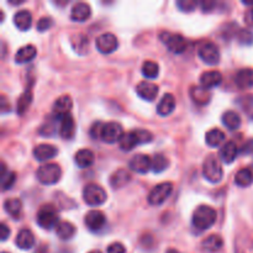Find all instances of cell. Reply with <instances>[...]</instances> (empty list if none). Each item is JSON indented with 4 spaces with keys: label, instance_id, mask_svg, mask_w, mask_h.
I'll use <instances>...</instances> for the list:
<instances>
[{
    "label": "cell",
    "instance_id": "681fc988",
    "mask_svg": "<svg viewBox=\"0 0 253 253\" xmlns=\"http://www.w3.org/2000/svg\"><path fill=\"white\" fill-rule=\"evenodd\" d=\"M199 6L202 7V10L204 12H210L211 10H214V7L216 6V2L211 1V0H205V1H200Z\"/></svg>",
    "mask_w": 253,
    "mask_h": 253
},
{
    "label": "cell",
    "instance_id": "ee69618b",
    "mask_svg": "<svg viewBox=\"0 0 253 253\" xmlns=\"http://www.w3.org/2000/svg\"><path fill=\"white\" fill-rule=\"evenodd\" d=\"M52 25H53V21H52L51 17H42V19H40L39 22H37V31H46V30H48Z\"/></svg>",
    "mask_w": 253,
    "mask_h": 253
},
{
    "label": "cell",
    "instance_id": "ffe728a7",
    "mask_svg": "<svg viewBox=\"0 0 253 253\" xmlns=\"http://www.w3.org/2000/svg\"><path fill=\"white\" fill-rule=\"evenodd\" d=\"M237 155H239V148H237L236 143L234 141H229L220 148V160L222 162L227 163V165L234 162L236 160Z\"/></svg>",
    "mask_w": 253,
    "mask_h": 253
},
{
    "label": "cell",
    "instance_id": "9f6ffc18",
    "mask_svg": "<svg viewBox=\"0 0 253 253\" xmlns=\"http://www.w3.org/2000/svg\"><path fill=\"white\" fill-rule=\"evenodd\" d=\"M2 253H7V252H2Z\"/></svg>",
    "mask_w": 253,
    "mask_h": 253
},
{
    "label": "cell",
    "instance_id": "8fae6325",
    "mask_svg": "<svg viewBox=\"0 0 253 253\" xmlns=\"http://www.w3.org/2000/svg\"><path fill=\"white\" fill-rule=\"evenodd\" d=\"M84 222H85V226L88 227L90 231L98 232L105 226L106 219L105 215L101 211H99V210H90V211L85 215V217H84Z\"/></svg>",
    "mask_w": 253,
    "mask_h": 253
},
{
    "label": "cell",
    "instance_id": "d590c367",
    "mask_svg": "<svg viewBox=\"0 0 253 253\" xmlns=\"http://www.w3.org/2000/svg\"><path fill=\"white\" fill-rule=\"evenodd\" d=\"M142 74L143 77L147 79L157 78L158 74H160L158 64L153 61H146L145 63L142 64Z\"/></svg>",
    "mask_w": 253,
    "mask_h": 253
},
{
    "label": "cell",
    "instance_id": "4dcf8cb0",
    "mask_svg": "<svg viewBox=\"0 0 253 253\" xmlns=\"http://www.w3.org/2000/svg\"><path fill=\"white\" fill-rule=\"evenodd\" d=\"M4 209L15 220L20 219L22 212V203L20 199H7L4 202Z\"/></svg>",
    "mask_w": 253,
    "mask_h": 253
},
{
    "label": "cell",
    "instance_id": "603a6c76",
    "mask_svg": "<svg viewBox=\"0 0 253 253\" xmlns=\"http://www.w3.org/2000/svg\"><path fill=\"white\" fill-rule=\"evenodd\" d=\"M15 244L21 250H30L35 245V236L29 229H22L15 239Z\"/></svg>",
    "mask_w": 253,
    "mask_h": 253
},
{
    "label": "cell",
    "instance_id": "9a60e30c",
    "mask_svg": "<svg viewBox=\"0 0 253 253\" xmlns=\"http://www.w3.org/2000/svg\"><path fill=\"white\" fill-rule=\"evenodd\" d=\"M222 82V76L219 71H208L200 76V85L202 88L209 89L220 85Z\"/></svg>",
    "mask_w": 253,
    "mask_h": 253
},
{
    "label": "cell",
    "instance_id": "83f0119b",
    "mask_svg": "<svg viewBox=\"0 0 253 253\" xmlns=\"http://www.w3.org/2000/svg\"><path fill=\"white\" fill-rule=\"evenodd\" d=\"M56 234L59 239L67 241L76 235V227L68 221H59V224L56 227Z\"/></svg>",
    "mask_w": 253,
    "mask_h": 253
},
{
    "label": "cell",
    "instance_id": "74e56055",
    "mask_svg": "<svg viewBox=\"0 0 253 253\" xmlns=\"http://www.w3.org/2000/svg\"><path fill=\"white\" fill-rule=\"evenodd\" d=\"M169 166V161L163 155H155L152 158V170L155 173H161L166 170Z\"/></svg>",
    "mask_w": 253,
    "mask_h": 253
},
{
    "label": "cell",
    "instance_id": "7bdbcfd3",
    "mask_svg": "<svg viewBox=\"0 0 253 253\" xmlns=\"http://www.w3.org/2000/svg\"><path fill=\"white\" fill-rule=\"evenodd\" d=\"M136 136H137V140H138V145H143V143H148L152 141V133L150 132V131L147 130H142V128H140V130H136Z\"/></svg>",
    "mask_w": 253,
    "mask_h": 253
},
{
    "label": "cell",
    "instance_id": "1f68e13d",
    "mask_svg": "<svg viewBox=\"0 0 253 253\" xmlns=\"http://www.w3.org/2000/svg\"><path fill=\"white\" fill-rule=\"evenodd\" d=\"M190 96L194 100V103L199 104V105H207L211 98L209 90L202 88V86H193L192 90H190Z\"/></svg>",
    "mask_w": 253,
    "mask_h": 253
},
{
    "label": "cell",
    "instance_id": "bcb514c9",
    "mask_svg": "<svg viewBox=\"0 0 253 253\" xmlns=\"http://www.w3.org/2000/svg\"><path fill=\"white\" fill-rule=\"evenodd\" d=\"M240 152L244 156H253V138L246 141V142L244 143V146L241 147Z\"/></svg>",
    "mask_w": 253,
    "mask_h": 253
},
{
    "label": "cell",
    "instance_id": "7dc6e473",
    "mask_svg": "<svg viewBox=\"0 0 253 253\" xmlns=\"http://www.w3.org/2000/svg\"><path fill=\"white\" fill-rule=\"evenodd\" d=\"M104 124L103 123H95L93 124V126H91L90 128V135L91 137L95 138V140H98V138H100V133H101V128H103Z\"/></svg>",
    "mask_w": 253,
    "mask_h": 253
},
{
    "label": "cell",
    "instance_id": "836d02e7",
    "mask_svg": "<svg viewBox=\"0 0 253 253\" xmlns=\"http://www.w3.org/2000/svg\"><path fill=\"white\" fill-rule=\"evenodd\" d=\"M235 183L241 188H246L253 183V172L250 168H242L235 175Z\"/></svg>",
    "mask_w": 253,
    "mask_h": 253
},
{
    "label": "cell",
    "instance_id": "e575fe53",
    "mask_svg": "<svg viewBox=\"0 0 253 253\" xmlns=\"http://www.w3.org/2000/svg\"><path fill=\"white\" fill-rule=\"evenodd\" d=\"M225 141V133L219 128H212L205 135V142L210 147H219Z\"/></svg>",
    "mask_w": 253,
    "mask_h": 253
},
{
    "label": "cell",
    "instance_id": "f1b7e54d",
    "mask_svg": "<svg viewBox=\"0 0 253 253\" xmlns=\"http://www.w3.org/2000/svg\"><path fill=\"white\" fill-rule=\"evenodd\" d=\"M221 120H222V124H224V125L231 131L237 130V128L241 126V118H240V115L236 113V111H232V110L225 111Z\"/></svg>",
    "mask_w": 253,
    "mask_h": 253
},
{
    "label": "cell",
    "instance_id": "db71d44e",
    "mask_svg": "<svg viewBox=\"0 0 253 253\" xmlns=\"http://www.w3.org/2000/svg\"><path fill=\"white\" fill-rule=\"evenodd\" d=\"M242 4L246 5V6H252L253 7V1H242Z\"/></svg>",
    "mask_w": 253,
    "mask_h": 253
},
{
    "label": "cell",
    "instance_id": "3957f363",
    "mask_svg": "<svg viewBox=\"0 0 253 253\" xmlns=\"http://www.w3.org/2000/svg\"><path fill=\"white\" fill-rule=\"evenodd\" d=\"M203 174L207 180L210 183H219L222 179L224 170H222L221 165H220L219 158L216 156L210 155L203 165Z\"/></svg>",
    "mask_w": 253,
    "mask_h": 253
},
{
    "label": "cell",
    "instance_id": "b9f144b4",
    "mask_svg": "<svg viewBox=\"0 0 253 253\" xmlns=\"http://www.w3.org/2000/svg\"><path fill=\"white\" fill-rule=\"evenodd\" d=\"M237 40L241 44H245V46H250V44L253 43V32L250 31V30H240L239 35H237Z\"/></svg>",
    "mask_w": 253,
    "mask_h": 253
},
{
    "label": "cell",
    "instance_id": "d4e9b609",
    "mask_svg": "<svg viewBox=\"0 0 253 253\" xmlns=\"http://www.w3.org/2000/svg\"><path fill=\"white\" fill-rule=\"evenodd\" d=\"M95 160V156L88 148H84V150H79L78 152L74 156V161H76V165L79 168H88L90 167L94 163Z\"/></svg>",
    "mask_w": 253,
    "mask_h": 253
},
{
    "label": "cell",
    "instance_id": "44dd1931",
    "mask_svg": "<svg viewBox=\"0 0 253 253\" xmlns=\"http://www.w3.org/2000/svg\"><path fill=\"white\" fill-rule=\"evenodd\" d=\"M175 109V98L173 94H165L163 98L161 99L160 104L157 106V113L161 116H168L174 111Z\"/></svg>",
    "mask_w": 253,
    "mask_h": 253
},
{
    "label": "cell",
    "instance_id": "4316f807",
    "mask_svg": "<svg viewBox=\"0 0 253 253\" xmlns=\"http://www.w3.org/2000/svg\"><path fill=\"white\" fill-rule=\"evenodd\" d=\"M137 145H138V140L135 131H131V132H124V135L121 136L120 141H119V146H120V148L124 151V152H128V151L133 150Z\"/></svg>",
    "mask_w": 253,
    "mask_h": 253
},
{
    "label": "cell",
    "instance_id": "c3c4849f",
    "mask_svg": "<svg viewBox=\"0 0 253 253\" xmlns=\"http://www.w3.org/2000/svg\"><path fill=\"white\" fill-rule=\"evenodd\" d=\"M108 253H126V249L123 244L114 242L108 247Z\"/></svg>",
    "mask_w": 253,
    "mask_h": 253
},
{
    "label": "cell",
    "instance_id": "2e32d148",
    "mask_svg": "<svg viewBox=\"0 0 253 253\" xmlns=\"http://www.w3.org/2000/svg\"><path fill=\"white\" fill-rule=\"evenodd\" d=\"M58 150L54 146L48 145V143H42V145L36 146L34 148V157L40 162H44V161H49L51 158L56 157Z\"/></svg>",
    "mask_w": 253,
    "mask_h": 253
},
{
    "label": "cell",
    "instance_id": "8d00e7d4",
    "mask_svg": "<svg viewBox=\"0 0 253 253\" xmlns=\"http://www.w3.org/2000/svg\"><path fill=\"white\" fill-rule=\"evenodd\" d=\"M32 103V93H31V89H27L24 94L19 98L17 100V113L19 114H25L26 110L29 109V106L31 105Z\"/></svg>",
    "mask_w": 253,
    "mask_h": 253
},
{
    "label": "cell",
    "instance_id": "f35d334b",
    "mask_svg": "<svg viewBox=\"0 0 253 253\" xmlns=\"http://www.w3.org/2000/svg\"><path fill=\"white\" fill-rule=\"evenodd\" d=\"M15 180H16V174H15L14 172H6V169H5V165L2 163V168H1L2 190H9L10 188L15 184Z\"/></svg>",
    "mask_w": 253,
    "mask_h": 253
},
{
    "label": "cell",
    "instance_id": "d6a6232c",
    "mask_svg": "<svg viewBox=\"0 0 253 253\" xmlns=\"http://www.w3.org/2000/svg\"><path fill=\"white\" fill-rule=\"evenodd\" d=\"M72 46H73L74 51L79 54H85L89 48V41L88 37L83 34H77L72 36Z\"/></svg>",
    "mask_w": 253,
    "mask_h": 253
},
{
    "label": "cell",
    "instance_id": "60d3db41",
    "mask_svg": "<svg viewBox=\"0 0 253 253\" xmlns=\"http://www.w3.org/2000/svg\"><path fill=\"white\" fill-rule=\"evenodd\" d=\"M198 5H199V2L194 1V0H179V1H177L178 9L183 12L194 11Z\"/></svg>",
    "mask_w": 253,
    "mask_h": 253
},
{
    "label": "cell",
    "instance_id": "d6986e66",
    "mask_svg": "<svg viewBox=\"0 0 253 253\" xmlns=\"http://www.w3.org/2000/svg\"><path fill=\"white\" fill-rule=\"evenodd\" d=\"M235 83L240 89H250L253 86V69L242 68L235 74Z\"/></svg>",
    "mask_w": 253,
    "mask_h": 253
},
{
    "label": "cell",
    "instance_id": "8992f818",
    "mask_svg": "<svg viewBox=\"0 0 253 253\" xmlns=\"http://www.w3.org/2000/svg\"><path fill=\"white\" fill-rule=\"evenodd\" d=\"M198 56L204 63L209 66H216L220 61V51L216 44L211 41L203 42L198 51Z\"/></svg>",
    "mask_w": 253,
    "mask_h": 253
},
{
    "label": "cell",
    "instance_id": "11a10c76",
    "mask_svg": "<svg viewBox=\"0 0 253 253\" xmlns=\"http://www.w3.org/2000/svg\"><path fill=\"white\" fill-rule=\"evenodd\" d=\"M89 253H101L100 251H91V252H89Z\"/></svg>",
    "mask_w": 253,
    "mask_h": 253
},
{
    "label": "cell",
    "instance_id": "e0dca14e",
    "mask_svg": "<svg viewBox=\"0 0 253 253\" xmlns=\"http://www.w3.org/2000/svg\"><path fill=\"white\" fill-rule=\"evenodd\" d=\"M76 133V123H74L72 115L63 116L59 120V135L64 140H71Z\"/></svg>",
    "mask_w": 253,
    "mask_h": 253
},
{
    "label": "cell",
    "instance_id": "ac0fdd59",
    "mask_svg": "<svg viewBox=\"0 0 253 253\" xmlns=\"http://www.w3.org/2000/svg\"><path fill=\"white\" fill-rule=\"evenodd\" d=\"M91 9L86 2H77L71 10V19L76 22H83L90 17Z\"/></svg>",
    "mask_w": 253,
    "mask_h": 253
},
{
    "label": "cell",
    "instance_id": "ab89813d",
    "mask_svg": "<svg viewBox=\"0 0 253 253\" xmlns=\"http://www.w3.org/2000/svg\"><path fill=\"white\" fill-rule=\"evenodd\" d=\"M236 253H253V241L249 237L240 239L236 242Z\"/></svg>",
    "mask_w": 253,
    "mask_h": 253
},
{
    "label": "cell",
    "instance_id": "f6af8a7d",
    "mask_svg": "<svg viewBox=\"0 0 253 253\" xmlns=\"http://www.w3.org/2000/svg\"><path fill=\"white\" fill-rule=\"evenodd\" d=\"M54 131H56V127H54L53 123L44 124V125L40 128V133L43 136H52L54 133Z\"/></svg>",
    "mask_w": 253,
    "mask_h": 253
},
{
    "label": "cell",
    "instance_id": "ba28073f",
    "mask_svg": "<svg viewBox=\"0 0 253 253\" xmlns=\"http://www.w3.org/2000/svg\"><path fill=\"white\" fill-rule=\"evenodd\" d=\"M161 41L168 47L170 52L175 54L183 53L187 49V41L182 35L178 34H169V32H162L160 35Z\"/></svg>",
    "mask_w": 253,
    "mask_h": 253
},
{
    "label": "cell",
    "instance_id": "cb8c5ba5",
    "mask_svg": "<svg viewBox=\"0 0 253 253\" xmlns=\"http://www.w3.org/2000/svg\"><path fill=\"white\" fill-rule=\"evenodd\" d=\"M14 25L20 31H27L32 25V15L29 10H20L14 16Z\"/></svg>",
    "mask_w": 253,
    "mask_h": 253
},
{
    "label": "cell",
    "instance_id": "7c38bea8",
    "mask_svg": "<svg viewBox=\"0 0 253 253\" xmlns=\"http://www.w3.org/2000/svg\"><path fill=\"white\" fill-rule=\"evenodd\" d=\"M119 46V41L115 35L103 34L96 39V48L99 52L104 54L113 53Z\"/></svg>",
    "mask_w": 253,
    "mask_h": 253
},
{
    "label": "cell",
    "instance_id": "6da1fadb",
    "mask_svg": "<svg viewBox=\"0 0 253 253\" xmlns=\"http://www.w3.org/2000/svg\"><path fill=\"white\" fill-rule=\"evenodd\" d=\"M216 211L211 207L200 205L193 212V226L197 230H199V231H205V230H209L216 222Z\"/></svg>",
    "mask_w": 253,
    "mask_h": 253
},
{
    "label": "cell",
    "instance_id": "484cf974",
    "mask_svg": "<svg viewBox=\"0 0 253 253\" xmlns=\"http://www.w3.org/2000/svg\"><path fill=\"white\" fill-rule=\"evenodd\" d=\"M131 180V174L127 169H119L110 177V185L114 189H119L127 184Z\"/></svg>",
    "mask_w": 253,
    "mask_h": 253
},
{
    "label": "cell",
    "instance_id": "9c48e42d",
    "mask_svg": "<svg viewBox=\"0 0 253 253\" xmlns=\"http://www.w3.org/2000/svg\"><path fill=\"white\" fill-rule=\"evenodd\" d=\"M124 135L123 127L120 124L118 123H108L104 124L103 128H101L100 140L106 143H115L119 142L121 136Z\"/></svg>",
    "mask_w": 253,
    "mask_h": 253
},
{
    "label": "cell",
    "instance_id": "5b68a950",
    "mask_svg": "<svg viewBox=\"0 0 253 253\" xmlns=\"http://www.w3.org/2000/svg\"><path fill=\"white\" fill-rule=\"evenodd\" d=\"M83 199L90 207H99V205H103L104 203L108 199V195L106 192L101 187H99L98 184H86L83 189Z\"/></svg>",
    "mask_w": 253,
    "mask_h": 253
},
{
    "label": "cell",
    "instance_id": "f5cc1de1",
    "mask_svg": "<svg viewBox=\"0 0 253 253\" xmlns=\"http://www.w3.org/2000/svg\"><path fill=\"white\" fill-rule=\"evenodd\" d=\"M166 253H180V252L177 251V250H174V249H169L166 251Z\"/></svg>",
    "mask_w": 253,
    "mask_h": 253
},
{
    "label": "cell",
    "instance_id": "816d5d0a",
    "mask_svg": "<svg viewBox=\"0 0 253 253\" xmlns=\"http://www.w3.org/2000/svg\"><path fill=\"white\" fill-rule=\"evenodd\" d=\"M245 22H246L249 26L253 27V7L247 10V12L245 14Z\"/></svg>",
    "mask_w": 253,
    "mask_h": 253
},
{
    "label": "cell",
    "instance_id": "5bb4252c",
    "mask_svg": "<svg viewBox=\"0 0 253 253\" xmlns=\"http://www.w3.org/2000/svg\"><path fill=\"white\" fill-rule=\"evenodd\" d=\"M158 90H160L158 86L156 84L151 83V82H141L136 86V91H137L138 96L147 101L155 100L158 95Z\"/></svg>",
    "mask_w": 253,
    "mask_h": 253
},
{
    "label": "cell",
    "instance_id": "30bf717a",
    "mask_svg": "<svg viewBox=\"0 0 253 253\" xmlns=\"http://www.w3.org/2000/svg\"><path fill=\"white\" fill-rule=\"evenodd\" d=\"M128 167L131 170L140 174H146L148 170H152V158L147 155H136L128 162Z\"/></svg>",
    "mask_w": 253,
    "mask_h": 253
},
{
    "label": "cell",
    "instance_id": "52a82bcc",
    "mask_svg": "<svg viewBox=\"0 0 253 253\" xmlns=\"http://www.w3.org/2000/svg\"><path fill=\"white\" fill-rule=\"evenodd\" d=\"M173 192V184L169 182L161 183V184L156 185L148 194V203L151 205H162L168 198L170 197Z\"/></svg>",
    "mask_w": 253,
    "mask_h": 253
},
{
    "label": "cell",
    "instance_id": "f907efd6",
    "mask_svg": "<svg viewBox=\"0 0 253 253\" xmlns=\"http://www.w3.org/2000/svg\"><path fill=\"white\" fill-rule=\"evenodd\" d=\"M9 235L10 229L7 227V225L5 222H1V225H0V237H1V241H5L9 237Z\"/></svg>",
    "mask_w": 253,
    "mask_h": 253
},
{
    "label": "cell",
    "instance_id": "4fadbf2b",
    "mask_svg": "<svg viewBox=\"0 0 253 253\" xmlns=\"http://www.w3.org/2000/svg\"><path fill=\"white\" fill-rule=\"evenodd\" d=\"M72 105H73V103H72L71 96L63 95V96H61V98L57 99L53 104L54 119H57V120H61L63 116L69 115Z\"/></svg>",
    "mask_w": 253,
    "mask_h": 253
},
{
    "label": "cell",
    "instance_id": "277c9868",
    "mask_svg": "<svg viewBox=\"0 0 253 253\" xmlns=\"http://www.w3.org/2000/svg\"><path fill=\"white\" fill-rule=\"evenodd\" d=\"M37 224L44 230L56 229L59 224L58 212L52 205H43L37 212Z\"/></svg>",
    "mask_w": 253,
    "mask_h": 253
},
{
    "label": "cell",
    "instance_id": "7402d4cb",
    "mask_svg": "<svg viewBox=\"0 0 253 253\" xmlns=\"http://www.w3.org/2000/svg\"><path fill=\"white\" fill-rule=\"evenodd\" d=\"M36 47L32 46V44H27V46L21 47V48L16 52V54H15V62H16L17 64L29 63V62H31L32 59L36 57Z\"/></svg>",
    "mask_w": 253,
    "mask_h": 253
},
{
    "label": "cell",
    "instance_id": "7a4b0ae2",
    "mask_svg": "<svg viewBox=\"0 0 253 253\" xmlns=\"http://www.w3.org/2000/svg\"><path fill=\"white\" fill-rule=\"evenodd\" d=\"M61 167L56 163H47L36 170V178L44 185H53L61 179Z\"/></svg>",
    "mask_w": 253,
    "mask_h": 253
},
{
    "label": "cell",
    "instance_id": "f546056e",
    "mask_svg": "<svg viewBox=\"0 0 253 253\" xmlns=\"http://www.w3.org/2000/svg\"><path fill=\"white\" fill-rule=\"evenodd\" d=\"M202 246L207 252L215 253L221 250V247L224 246V241H222L221 237L217 236V235H210L209 237H207V239L203 241Z\"/></svg>",
    "mask_w": 253,
    "mask_h": 253
}]
</instances>
